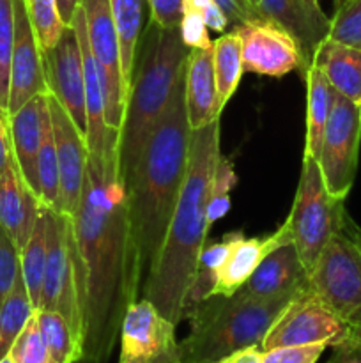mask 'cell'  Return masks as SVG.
Here are the masks:
<instances>
[{
  "mask_svg": "<svg viewBox=\"0 0 361 363\" xmlns=\"http://www.w3.org/2000/svg\"><path fill=\"white\" fill-rule=\"evenodd\" d=\"M73 220L84 282L81 363H106L144 280L120 174L119 145L88 155L84 191Z\"/></svg>",
  "mask_w": 361,
  "mask_h": 363,
  "instance_id": "1",
  "label": "cell"
},
{
  "mask_svg": "<svg viewBox=\"0 0 361 363\" xmlns=\"http://www.w3.org/2000/svg\"><path fill=\"white\" fill-rule=\"evenodd\" d=\"M186 69V66H184ZM191 128L184 101V71L126 179L130 216L145 277L158 261L190 162Z\"/></svg>",
  "mask_w": 361,
  "mask_h": 363,
  "instance_id": "2",
  "label": "cell"
},
{
  "mask_svg": "<svg viewBox=\"0 0 361 363\" xmlns=\"http://www.w3.org/2000/svg\"><path fill=\"white\" fill-rule=\"evenodd\" d=\"M219 155V119L191 131L186 179L158 261L142 287L145 300L173 325L183 321L184 301L211 229L207 222L209 191Z\"/></svg>",
  "mask_w": 361,
  "mask_h": 363,
  "instance_id": "3",
  "label": "cell"
},
{
  "mask_svg": "<svg viewBox=\"0 0 361 363\" xmlns=\"http://www.w3.org/2000/svg\"><path fill=\"white\" fill-rule=\"evenodd\" d=\"M190 48L179 27L163 28L149 21L140 35L133 80L119 131V165L124 181L137 167L149 135L161 117L177 78L184 71Z\"/></svg>",
  "mask_w": 361,
  "mask_h": 363,
  "instance_id": "4",
  "label": "cell"
},
{
  "mask_svg": "<svg viewBox=\"0 0 361 363\" xmlns=\"http://www.w3.org/2000/svg\"><path fill=\"white\" fill-rule=\"evenodd\" d=\"M296 296L258 300L237 291L209 296L186 315L190 333L179 342L183 363H214L243 347L260 346L280 312Z\"/></svg>",
  "mask_w": 361,
  "mask_h": 363,
  "instance_id": "5",
  "label": "cell"
},
{
  "mask_svg": "<svg viewBox=\"0 0 361 363\" xmlns=\"http://www.w3.org/2000/svg\"><path fill=\"white\" fill-rule=\"evenodd\" d=\"M343 202L324 186L317 160L303 156L299 184L285 225L306 272L314 268L329 240L343 230L350 218Z\"/></svg>",
  "mask_w": 361,
  "mask_h": 363,
  "instance_id": "6",
  "label": "cell"
},
{
  "mask_svg": "<svg viewBox=\"0 0 361 363\" xmlns=\"http://www.w3.org/2000/svg\"><path fill=\"white\" fill-rule=\"evenodd\" d=\"M38 308L59 312L84 347V282L73 220L50 209L46 268Z\"/></svg>",
  "mask_w": 361,
  "mask_h": 363,
  "instance_id": "7",
  "label": "cell"
},
{
  "mask_svg": "<svg viewBox=\"0 0 361 363\" xmlns=\"http://www.w3.org/2000/svg\"><path fill=\"white\" fill-rule=\"evenodd\" d=\"M347 220L343 230L329 240L314 268L308 289L314 291L340 319L361 328V250Z\"/></svg>",
  "mask_w": 361,
  "mask_h": 363,
  "instance_id": "8",
  "label": "cell"
},
{
  "mask_svg": "<svg viewBox=\"0 0 361 363\" xmlns=\"http://www.w3.org/2000/svg\"><path fill=\"white\" fill-rule=\"evenodd\" d=\"M354 340H357V330L340 319L314 291L306 287L280 312L262 339L260 350L306 344L338 347Z\"/></svg>",
  "mask_w": 361,
  "mask_h": 363,
  "instance_id": "9",
  "label": "cell"
},
{
  "mask_svg": "<svg viewBox=\"0 0 361 363\" xmlns=\"http://www.w3.org/2000/svg\"><path fill=\"white\" fill-rule=\"evenodd\" d=\"M361 110L335 91L331 113L322 135L317 163L322 181L335 199L345 201L360 160Z\"/></svg>",
  "mask_w": 361,
  "mask_h": 363,
  "instance_id": "10",
  "label": "cell"
},
{
  "mask_svg": "<svg viewBox=\"0 0 361 363\" xmlns=\"http://www.w3.org/2000/svg\"><path fill=\"white\" fill-rule=\"evenodd\" d=\"M80 6L85 14L88 46L101 77L106 124L119 133L126 112L127 94L124 87L119 35L113 23L110 0H80Z\"/></svg>",
  "mask_w": 361,
  "mask_h": 363,
  "instance_id": "11",
  "label": "cell"
},
{
  "mask_svg": "<svg viewBox=\"0 0 361 363\" xmlns=\"http://www.w3.org/2000/svg\"><path fill=\"white\" fill-rule=\"evenodd\" d=\"M176 326L145 298L131 303L120 326L117 363H183Z\"/></svg>",
  "mask_w": 361,
  "mask_h": 363,
  "instance_id": "12",
  "label": "cell"
},
{
  "mask_svg": "<svg viewBox=\"0 0 361 363\" xmlns=\"http://www.w3.org/2000/svg\"><path fill=\"white\" fill-rule=\"evenodd\" d=\"M241 39L244 73L280 78L294 69L304 73L303 53L296 39L273 21H250L234 27Z\"/></svg>",
  "mask_w": 361,
  "mask_h": 363,
  "instance_id": "13",
  "label": "cell"
},
{
  "mask_svg": "<svg viewBox=\"0 0 361 363\" xmlns=\"http://www.w3.org/2000/svg\"><path fill=\"white\" fill-rule=\"evenodd\" d=\"M48 91L60 103L78 130L87 131V108H85V82L81 66L80 45L71 25L64 27L59 41L42 52Z\"/></svg>",
  "mask_w": 361,
  "mask_h": 363,
  "instance_id": "14",
  "label": "cell"
},
{
  "mask_svg": "<svg viewBox=\"0 0 361 363\" xmlns=\"http://www.w3.org/2000/svg\"><path fill=\"white\" fill-rule=\"evenodd\" d=\"M45 57L25 0H14V45L9 77V117L28 99L48 94Z\"/></svg>",
  "mask_w": 361,
  "mask_h": 363,
  "instance_id": "15",
  "label": "cell"
},
{
  "mask_svg": "<svg viewBox=\"0 0 361 363\" xmlns=\"http://www.w3.org/2000/svg\"><path fill=\"white\" fill-rule=\"evenodd\" d=\"M48 108L52 116L53 135H55L57 160H59L60 213L73 216L80 206L85 174H87V138L50 92Z\"/></svg>",
  "mask_w": 361,
  "mask_h": 363,
  "instance_id": "16",
  "label": "cell"
},
{
  "mask_svg": "<svg viewBox=\"0 0 361 363\" xmlns=\"http://www.w3.org/2000/svg\"><path fill=\"white\" fill-rule=\"evenodd\" d=\"M262 20L285 28L303 53L304 64H310L315 50L328 39L329 18L319 0H248ZM304 67V69H306Z\"/></svg>",
  "mask_w": 361,
  "mask_h": 363,
  "instance_id": "17",
  "label": "cell"
},
{
  "mask_svg": "<svg viewBox=\"0 0 361 363\" xmlns=\"http://www.w3.org/2000/svg\"><path fill=\"white\" fill-rule=\"evenodd\" d=\"M306 287V268L301 262L292 241H287L262 259L253 275L239 291L258 300H275V298L297 296Z\"/></svg>",
  "mask_w": 361,
  "mask_h": 363,
  "instance_id": "18",
  "label": "cell"
},
{
  "mask_svg": "<svg viewBox=\"0 0 361 363\" xmlns=\"http://www.w3.org/2000/svg\"><path fill=\"white\" fill-rule=\"evenodd\" d=\"M46 108H48V94H39L28 99L18 112L9 117L14 163L23 183L38 199V156L42 142V123H45Z\"/></svg>",
  "mask_w": 361,
  "mask_h": 363,
  "instance_id": "19",
  "label": "cell"
},
{
  "mask_svg": "<svg viewBox=\"0 0 361 363\" xmlns=\"http://www.w3.org/2000/svg\"><path fill=\"white\" fill-rule=\"evenodd\" d=\"M184 101L191 130H200L219 119L218 87H216L212 48L188 52L184 69Z\"/></svg>",
  "mask_w": 361,
  "mask_h": 363,
  "instance_id": "20",
  "label": "cell"
},
{
  "mask_svg": "<svg viewBox=\"0 0 361 363\" xmlns=\"http://www.w3.org/2000/svg\"><path fill=\"white\" fill-rule=\"evenodd\" d=\"M287 241H290V234L285 222L268 236L244 238L243 234L232 245L225 261L219 266L218 275H216V286L211 296H232V294H236L253 275L262 259Z\"/></svg>",
  "mask_w": 361,
  "mask_h": 363,
  "instance_id": "21",
  "label": "cell"
},
{
  "mask_svg": "<svg viewBox=\"0 0 361 363\" xmlns=\"http://www.w3.org/2000/svg\"><path fill=\"white\" fill-rule=\"evenodd\" d=\"M41 209V201L23 183L13 156V162L0 172V225L9 234L18 252L30 238Z\"/></svg>",
  "mask_w": 361,
  "mask_h": 363,
  "instance_id": "22",
  "label": "cell"
},
{
  "mask_svg": "<svg viewBox=\"0 0 361 363\" xmlns=\"http://www.w3.org/2000/svg\"><path fill=\"white\" fill-rule=\"evenodd\" d=\"M310 64L322 71L338 94L361 110V50L324 39L315 50Z\"/></svg>",
  "mask_w": 361,
  "mask_h": 363,
  "instance_id": "23",
  "label": "cell"
},
{
  "mask_svg": "<svg viewBox=\"0 0 361 363\" xmlns=\"http://www.w3.org/2000/svg\"><path fill=\"white\" fill-rule=\"evenodd\" d=\"M306 78V138H304V156L317 160L321 151L322 135L329 119L335 98V89L331 87L322 71L310 64L304 69Z\"/></svg>",
  "mask_w": 361,
  "mask_h": 363,
  "instance_id": "24",
  "label": "cell"
},
{
  "mask_svg": "<svg viewBox=\"0 0 361 363\" xmlns=\"http://www.w3.org/2000/svg\"><path fill=\"white\" fill-rule=\"evenodd\" d=\"M145 0H110L113 23L119 35L120 60H122V77L126 94H130L133 80L134 59H137L138 41L142 35V18H144Z\"/></svg>",
  "mask_w": 361,
  "mask_h": 363,
  "instance_id": "25",
  "label": "cell"
},
{
  "mask_svg": "<svg viewBox=\"0 0 361 363\" xmlns=\"http://www.w3.org/2000/svg\"><path fill=\"white\" fill-rule=\"evenodd\" d=\"M212 62H214L216 87H218L219 108H225L227 103L237 91L241 77H243V50L237 32H223L212 43Z\"/></svg>",
  "mask_w": 361,
  "mask_h": 363,
  "instance_id": "26",
  "label": "cell"
},
{
  "mask_svg": "<svg viewBox=\"0 0 361 363\" xmlns=\"http://www.w3.org/2000/svg\"><path fill=\"white\" fill-rule=\"evenodd\" d=\"M241 236H243V230H234V233L225 234L222 241L211 243L209 247L205 245L204 250H202L200 254V259H198L193 284H191L190 291H188L186 301H184L183 319H186V315L190 314V311L195 305H198L200 301H204L205 298L211 296L212 289H214L216 286V275H218L219 266L223 264V261H225L227 254L230 252L232 245L236 243Z\"/></svg>",
  "mask_w": 361,
  "mask_h": 363,
  "instance_id": "27",
  "label": "cell"
},
{
  "mask_svg": "<svg viewBox=\"0 0 361 363\" xmlns=\"http://www.w3.org/2000/svg\"><path fill=\"white\" fill-rule=\"evenodd\" d=\"M46 241H48V209L42 206L41 215L32 229L30 238L20 250V272L32 305L38 311L41 300L42 279L46 268Z\"/></svg>",
  "mask_w": 361,
  "mask_h": 363,
  "instance_id": "28",
  "label": "cell"
},
{
  "mask_svg": "<svg viewBox=\"0 0 361 363\" xmlns=\"http://www.w3.org/2000/svg\"><path fill=\"white\" fill-rule=\"evenodd\" d=\"M38 181L41 204L50 211L60 213L59 160H57L55 135H53L50 108H46L45 123H42V142L38 156Z\"/></svg>",
  "mask_w": 361,
  "mask_h": 363,
  "instance_id": "29",
  "label": "cell"
},
{
  "mask_svg": "<svg viewBox=\"0 0 361 363\" xmlns=\"http://www.w3.org/2000/svg\"><path fill=\"white\" fill-rule=\"evenodd\" d=\"M39 332L48 350V357L59 363H74L81 360V344L71 330L69 323L53 311H35Z\"/></svg>",
  "mask_w": 361,
  "mask_h": 363,
  "instance_id": "30",
  "label": "cell"
},
{
  "mask_svg": "<svg viewBox=\"0 0 361 363\" xmlns=\"http://www.w3.org/2000/svg\"><path fill=\"white\" fill-rule=\"evenodd\" d=\"M34 312L35 308L32 305L20 272V277H18L13 291L0 307V358L9 354L14 340L18 339L28 319L34 315Z\"/></svg>",
  "mask_w": 361,
  "mask_h": 363,
  "instance_id": "31",
  "label": "cell"
},
{
  "mask_svg": "<svg viewBox=\"0 0 361 363\" xmlns=\"http://www.w3.org/2000/svg\"><path fill=\"white\" fill-rule=\"evenodd\" d=\"M14 45V0H0V116L9 123V77Z\"/></svg>",
  "mask_w": 361,
  "mask_h": 363,
  "instance_id": "32",
  "label": "cell"
},
{
  "mask_svg": "<svg viewBox=\"0 0 361 363\" xmlns=\"http://www.w3.org/2000/svg\"><path fill=\"white\" fill-rule=\"evenodd\" d=\"M237 174L234 169L232 158L219 155L218 163H216L214 174L211 181V191H209V204H207V222L209 225H214L219 218L229 213L230 209V191L236 188Z\"/></svg>",
  "mask_w": 361,
  "mask_h": 363,
  "instance_id": "33",
  "label": "cell"
},
{
  "mask_svg": "<svg viewBox=\"0 0 361 363\" xmlns=\"http://www.w3.org/2000/svg\"><path fill=\"white\" fill-rule=\"evenodd\" d=\"M328 39L361 50V0H335Z\"/></svg>",
  "mask_w": 361,
  "mask_h": 363,
  "instance_id": "34",
  "label": "cell"
},
{
  "mask_svg": "<svg viewBox=\"0 0 361 363\" xmlns=\"http://www.w3.org/2000/svg\"><path fill=\"white\" fill-rule=\"evenodd\" d=\"M28 16H30L32 25H34L35 35L41 45V50L52 48L59 41L64 27L57 7V0H25Z\"/></svg>",
  "mask_w": 361,
  "mask_h": 363,
  "instance_id": "35",
  "label": "cell"
},
{
  "mask_svg": "<svg viewBox=\"0 0 361 363\" xmlns=\"http://www.w3.org/2000/svg\"><path fill=\"white\" fill-rule=\"evenodd\" d=\"M9 358L13 363H46L48 360V350L42 340L41 332H39L38 319H35V312L18 339L14 340L13 347L9 351Z\"/></svg>",
  "mask_w": 361,
  "mask_h": 363,
  "instance_id": "36",
  "label": "cell"
},
{
  "mask_svg": "<svg viewBox=\"0 0 361 363\" xmlns=\"http://www.w3.org/2000/svg\"><path fill=\"white\" fill-rule=\"evenodd\" d=\"M20 277V252L0 225V307Z\"/></svg>",
  "mask_w": 361,
  "mask_h": 363,
  "instance_id": "37",
  "label": "cell"
},
{
  "mask_svg": "<svg viewBox=\"0 0 361 363\" xmlns=\"http://www.w3.org/2000/svg\"><path fill=\"white\" fill-rule=\"evenodd\" d=\"M326 350V344L275 347L262 351V363H317Z\"/></svg>",
  "mask_w": 361,
  "mask_h": 363,
  "instance_id": "38",
  "label": "cell"
},
{
  "mask_svg": "<svg viewBox=\"0 0 361 363\" xmlns=\"http://www.w3.org/2000/svg\"><path fill=\"white\" fill-rule=\"evenodd\" d=\"M180 38H183L184 45L190 50H211L212 43L209 38V28L205 25L204 18L198 13L191 9H183V18L179 23Z\"/></svg>",
  "mask_w": 361,
  "mask_h": 363,
  "instance_id": "39",
  "label": "cell"
},
{
  "mask_svg": "<svg viewBox=\"0 0 361 363\" xmlns=\"http://www.w3.org/2000/svg\"><path fill=\"white\" fill-rule=\"evenodd\" d=\"M183 9H191L204 18L207 28L214 32H225L229 27V18L225 16L214 0H183Z\"/></svg>",
  "mask_w": 361,
  "mask_h": 363,
  "instance_id": "40",
  "label": "cell"
},
{
  "mask_svg": "<svg viewBox=\"0 0 361 363\" xmlns=\"http://www.w3.org/2000/svg\"><path fill=\"white\" fill-rule=\"evenodd\" d=\"M151 20L163 28L179 27L183 18V0H147Z\"/></svg>",
  "mask_w": 361,
  "mask_h": 363,
  "instance_id": "41",
  "label": "cell"
},
{
  "mask_svg": "<svg viewBox=\"0 0 361 363\" xmlns=\"http://www.w3.org/2000/svg\"><path fill=\"white\" fill-rule=\"evenodd\" d=\"M214 2L218 4L219 9L225 13V16L229 18V23L232 25V27L262 20L248 0H214Z\"/></svg>",
  "mask_w": 361,
  "mask_h": 363,
  "instance_id": "42",
  "label": "cell"
},
{
  "mask_svg": "<svg viewBox=\"0 0 361 363\" xmlns=\"http://www.w3.org/2000/svg\"><path fill=\"white\" fill-rule=\"evenodd\" d=\"M333 354L326 363H361V344L360 340L333 347Z\"/></svg>",
  "mask_w": 361,
  "mask_h": 363,
  "instance_id": "43",
  "label": "cell"
},
{
  "mask_svg": "<svg viewBox=\"0 0 361 363\" xmlns=\"http://www.w3.org/2000/svg\"><path fill=\"white\" fill-rule=\"evenodd\" d=\"M214 363H262V350L260 346L243 347V350L234 351V353L219 358Z\"/></svg>",
  "mask_w": 361,
  "mask_h": 363,
  "instance_id": "44",
  "label": "cell"
},
{
  "mask_svg": "<svg viewBox=\"0 0 361 363\" xmlns=\"http://www.w3.org/2000/svg\"><path fill=\"white\" fill-rule=\"evenodd\" d=\"M13 162V144H11L9 123L0 116V172Z\"/></svg>",
  "mask_w": 361,
  "mask_h": 363,
  "instance_id": "45",
  "label": "cell"
},
{
  "mask_svg": "<svg viewBox=\"0 0 361 363\" xmlns=\"http://www.w3.org/2000/svg\"><path fill=\"white\" fill-rule=\"evenodd\" d=\"M80 6V0H57V7H59V14L62 23L71 25L73 21L74 13H76V7Z\"/></svg>",
  "mask_w": 361,
  "mask_h": 363,
  "instance_id": "46",
  "label": "cell"
},
{
  "mask_svg": "<svg viewBox=\"0 0 361 363\" xmlns=\"http://www.w3.org/2000/svg\"><path fill=\"white\" fill-rule=\"evenodd\" d=\"M350 233H353V236L356 238L357 245H360V250H361V229L354 222H350Z\"/></svg>",
  "mask_w": 361,
  "mask_h": 363,
  "instance_id": "47",
  "label": "cell"
},
{
  "mask_svg": "<svg viewBox=\"0 0 361 363\" xmlns=\"http://www.w3.org/2000/svg\"><path fill=\"white\" fill-rule=\"evenodd\" d=\"M0 363H13V360H11V358H9V354H7V357L0 358Z\"/></svg>",
  "mask_w": 361,
  "mask_h": 363,
  "instance_id": "48",
  "label": "cell"
},
{
  "mask_svg": "<svg viewBox=\"0 0 361 363\" xmlns=\"http://www.w3.org/2000/svg\"><path fill=\"white\" fill-rule=\"evenodd\" d=\"M357 340H360V344H361V328L357 330Z\"/></svg>",
  "mask_w": 361,
  "mask_h": 363,
  "instance_id": "49",
  "label": "cell"
},
{
  "mask_svg": "<svg viewBox=\"0 0 361 363\" xmlns=\"http://www.w3.org/2000/svg\"><path fill=\"white\" fill-rule=\"evenodd\" d=\"M46 363H59V362H55V360H52V358H48V360H46Z\"/></svg>",
  "mask_w": 361,
  "mask_h": 363,
  "instance_id": "50",
  "label": "cell"
}]
</instances>
